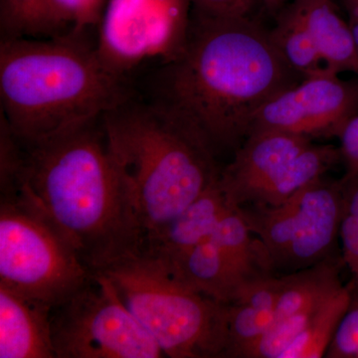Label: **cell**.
Segmentation results:
<instances>
[{
  "label": "cell",
  "instance_id": "obj_1",
  "mask_svg": "<svg viewBox=\"0 0 358 358\" xmlns=\"http://www.w3.org/2000/svg\"><path fill=\"white\" fill-rule=\"evenodd\" d=\"M102 117L36 143L20 141L22 169L15 192L7 197L44 218L95 275L138 253L143 244L133 196Z\"/></svg>",
  "mask_w": 358,
  "mask_h": 358
},
{
  "label": "cell",
  "instance_id": "obj_2",
  "mask_svg": "<svg viewBox=\"0 0 358 358\" xmlns=\"http://www.w3.org/2000/svg\"><path fill=\"white\" fill-rule=\"evenodd\" d=\"M305 79L250 16L192 10L185 49L160 68L159 98L196 129L215 155L236 152L261 108Z\"/></svg>",
  "mask_w": 358,
  "mask_h": 358
},
{
  "label": "cell",
  "instance_id": "obj_3",
  "mask_svg": "<svg viewBox=\"0 0 358 358\" xmlns=\"http://www.w3.org/2000/svg\"><path fill=\"white\" fill-rule=\"evenodd\" d=\"M103 64L89 33L0 41L1 117L31 143L99 119L134 95Z\"/></svg>",
  "mask_w": 358,
  "mask_h": 358
},
{
  "label": "cell",
  "instance_id": "obj_4",
  "mask_svg": "<svg viewBox=\"0 0 358 358\" xmlns=\"http://www.w3.org/2000/svg\"><path fill=\"white\" fill-rule=\"evenodd\" d=\"M102 121L110 150L129 186L143 243L220 176L203 136L166 102L131 95Z\"/></svg>",
  "mask_w": 358,
  "mask_h": 358
},
{
  "label": "cell",
  "instance_id": "obj_5",
  "mask_svg": "<svg viewBox=\"0 0 358 358\" xmlns=\"http://www.w3.org/2000/svg\"><path fill=\"white\" fill-rule=\"evenodd\" d=\"M99 274L110 280L164 357H224L228 305L190 288L159 259L140 250Z\"/></svg>",
  "mask_w": 358,
  "mask_h": 358
},
{
  "label": "cell",
  "instance_id": "obj_6",
  "mask_svg": "<svg viewBox=\"0 0 358 358\" xmlns=\"http://www.w3.org/2000/svg\"><path fill=\"white\" fill-rule=\"evenodd\" d=\"M95 274L69 242L18 199H0V286L52 308Z\"/></svg>",
  "mask_w": 358,
  "mask_h": 358
},
{
  "label": "cell",
  "instance_id": "obj_7",
  "mask_svg": "<svg viewBox=\"0 0 358 358\" xmlns=\"http://www.w3.org/2000/svg\"><path fill=\"white\" fill-rule=\"evenodd\" d=\"M236 208L263 244L274 275L292 274L336 256L343 212L341 180L322 176L282 203Z\"/></svg>",
  "mask_w": 358,
  "mask_h": 358
},
{
  "label": "cell",
  "instance_id": "obj_8",
  "mask_svg": "<svg viewBox=\"0 0 358 358\" xmlns=\"http://www.w3.org/2000/svg\"><path fill=\"white\" fill-rule=\"evenodd\" d=\"M51 339L55 358L164 357L103 274L54 308Z\"/></svg>",
  "mask_w": 358,
  "mask_h": 358
},
{
  "label": "cell",
  "instance_id": "obj_9",
  "mask_svg": "<svg viewBox=\"0 0 358 358\" xmlns=\"http://www.w3.org/2000/svg\"><path fill=\"white\" fill-rule=\"evenodd\" d=\"M192 0H109L96 29L103 64L131 80L143 66H166L185 49Z\"/></svg>",
  "mask_w": 358,
  "mask_h": 358
},
{
  "label": "cell",
  "instance_id": "obj_10",
  "mask_svg": "<svg viewBox=\"0 0 358 358\" xmlns=\"http://www.w3.org/2000/svg\"><path fill=\"white\" fill-rule=\"evenodd\" d=\"M358 110V84L326 69L282 92L257 112L250 134L285 131L308 138L338 136Z\"/></svg>",
  "mask_w": 358,
  "mask_h": 358
},
{
  "label": "cell",
  "instance_id": "obj_11",
  "mask_svg": "<svg viewBox=\"0 0 358 358\" xmlns=\"http://www.w3.org/2000/svg\"><path fill=\"white\" fill-rule=\"evenodd\" d=\"M312 143L307 136L285 131L249 134L219 176L229 203L234 207L249 203L262 186Z\"/></svg>",
  "mask_w": 358,
  "mask_h": 358
},
{
  "label": "cell",
  "instance_id": "obj_12",
  "mask_svg": "<svg viewBox=\"0 0 358 358\" xmlns=\"http://www.w3.org/2000/svg\"><path fill=\"white\" fill-rule=\"evenodd\" d=\"M53 308L0 286V358H55Z\"/></svg>",
  "mask_w": 358,
  "mask_h": 358
},
{
  "label": "cell",
  "instance_id": "obj_13",
  "mask_svg": "<svg viewBox=\"0 0 358 358\" xmlns=\"http://www.w3.org/2000/svg\"><path fill=\"white\" fill-rule=\"evenodd\" d=\"M232 207L218 178L164 229L145 241L141 250L162 260H174L210 238Z\"/></svg>",
  "mask_w": 358,
  "mask_h": 358
},
{
  "label": "cell",
  "instance_id": "obj_14",
  "mask_svg": "<svg viewBox=\"0 0 358 358\" xmlns=\"http://www.w3.org/2000/svg\"><path fill=\"white\" fill-rule=\"evenodd\" d=\"M162 261L190 288L224 305L234 303L247 285L230 268L211 237L174 260Z\"/></svg>",
  "mask_w": 358,
  "mask_h": 358
},
{
  "label": "cell",
  "instance_id": "obj_15",
  "mask_svg": "<svg viewBox=\"0 0 358 358\" xmlns=\"http://www.w3.org/2000/svg\"><path fill=\"white\" fill-rule=\"evenodd\" d=\"M327 69L358 75V53L350 25L341 20L331 0H294Z\"/></svg>",
  "mask_w": 358,
  "mask_h": 358
},
{
  "label": "cell",
  "instance_id": "obj_16",
  "mask_svg": "<svg viewBox=\"0 0 358 358\" xmlns=\"http://www.w3.org/2000/svg\"><path fill=\"white\" fill-rule=\"evenodd\" d=\"M211 238L230 268L246 284L274 275L263 244L249 229L236 207L223 216Z\"/></svg>",
  "mask_w": 358,
  "mask_h": 358
},
{
  "label": "cell",
  "instance_id": "obj_17",
  "mask_svg": "<svg viewBox=\"0 0 358 358\" xmlns=\"http://www.w3.org/2000/svg\"><path fill=\"white\" fill-rule=\"evenodd\" d=\"M341 159V150L331 145L312 143L282 167L274 178L253 195L250 204L277 205L326 176ZM243 206V205H242Z\"/></svg>",
  "mask_w": 358,
  "mask_h": 358
},
{
  "label": "cell",
  "instance_id": "obj_18",
  "mask_svg": "<svg viewBox=\"0 0 358 358\" xmlns=\"http://www.w3.org/2000/svg\"><path fill=\"white\" fill-rule=\"evenodd\" d=\"M270 35L289 67L305 79L326 71L319 49L296 2L279 13Z\"/></svg>",
  "mask_w": 358,
  "mask_h": 358
},
{
  "label": "cell",
  "instance_id": "obj_19",
  "mask_svg": "<svg viewBox=\"0 0 358 358\" xmlns=\"http://www.w3.org/2000/svg\"><path fill=\"white\" fill-rule=\"evenodd\" d=\"M352 280L329 296L313 315L308 326L281 358H320L326 357L339 322L350 306Z\"/></svg>",
  "mask_w": 358,
  "mask_h": 358
},
{
  "label": "cell",
  "instance_id": "obj_20",
  "mask_svg": "<svg viewBox=\"0 0 358 358\" xmlns=\"http://www.w3.org/2000/svg\"><path fill=\"white\" fill-rule=\"evenodd\" d=\"M106 0H46L45 37L98 29Z\"/></svg>",
  "mask_w": 358,
  "mask_h": 358
},
{
  "label": "cell",
  "instance_id": "obj_21",
  "mask_svg": "<svg viewBox=\"0 0 358 358\" xmlns=\"http://www.w3.org/2000/svg\"><path fill=\"white\" fill-rule=\"evenodd\" d=\"M275 310L247 305H228L227 345L224 357L244 358L274 324Z\"/></svg>",
  "mask_w": 358,
  "mask_h": 358
},
{
  "label": "cell",
  "instance_id": "obj_22",
  "mask_svg": "<svg viewBox=\"0 0 358 358\" xmlns=\"http://www.w3.org/2000/svg\"><path fill=\"white\" fill-rule=\"evenodd\" d=\"M46 0H0L1 39L45 37Z\"/></svg>",
  "mask_w": 358,
  "mask_h": 358
},
{
  "label": "cell",
  "instance_id": "obj_23",
  "mask_svg": "<svg viewBox=\"0 0 358 358\" xmlns=\"http://www.w3.org/2000/svg\"><path fill=\"white\" fill-rule=\"evenodd\" d=\"M352 282L350 306L339 322L324 357L358 358V284L353 280Z\"/></svg>",
  "mask_w": 358,
  "mask_h": 358
},
{
  "label": "cell",
  "instance_id": "obj_24",
  "mask_svg": "<svg viewBox=\"0 0 358 358\" xmlns=\"http://www.w3.org/2000/svg\"><path fill=\"white\" fill-rule=\"evenodd\" d=\"M341 140V159L345 162L348 179L358 174V115H353L338 134Z\"/></svg>",
  "mask_w": 358,
  "mask_h": 358
},
{
  "label": "cell",
  "instance_id": "obj_25",
  "mask_svg": "<svg viewBox=\"0 0 358 358\" xmlns=\"http://www.w3.org/2000/svg\"><path fill=\"white\" fill-rule=\"evenodd\" d=\"M252 3L253 0H192L193 8L211 15H239Z\"/></svg>",
  "mask_w": 358,
  "mask_h": 358
},
{
  "label": "cell",
  "instance_id": "obj_26",
  "mask_svg": "<svg viewBox=\"0 0 358 358\" xmlns=\"http://www.w3.org/2000/svg\"><path fill=\"white\" fill-rule=\"evenodd\" d=\"M343 192V211L358 215V174L341 179Z\"/></svg>",
  "mask_w": 358,
  "mask_h": 358
},
{
  "label": "cell",
  "instance_id": "obj_27",
  "mask_svg": "<svg viewBox=\"0 0 358 358\" xmlns=\"http://www.w3.org/2000/svg\"><path fill=\"white\" fill-rule=\"evenodd\" d=\"M350 31H352L353 41H355V47L358 53V18L355 16H350Z\"/></svg>",
  "mask_w": 358,
  "mask_h": 358
},
{
  "label": "cell",
  "instance_id": "obj_28",
  "mask_svg": "<svg viewBox=\"0 0 358 358\" xmlns=\"http://www.w3.org/2000/svg\"><path fill=\"white\" fill-rule=\"evenodd\" d=\"M266 7L271 13H275L278 9L281 8L282 4L286 2V0H263Z\"/></svg>",
  "mask_w": 358,
  "mask_h": 358
},
{
  "label": "cell",
  "instance_id": "obj_29",
  "mask_svg": "<svg viewBox=\"0 0 358 358\" xmlns=\"http://www.w3.org/2000/svg\"><path fill=\"white\" fill-rule=\"evenodd\" d=\"M346 3L350 9V16L358 18V0H346Z\"/></svg>",
  "mask_w": 358,
  "mask_h": 358
}]
</instances>
